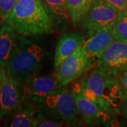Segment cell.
<instances>
[{
    "mask_svg": "<svg viewBox=\"0 0 127 127\" xmlns=\"http://www.w3.org/2000/svg\"><path fill=\"white\" fill-rule=\"evenodd\" d=\"M6 22L26 37L55 32L41 0H18Z\"/></svg>",
    "mask_w": 127,
    "mask_h": 127,
    "instance_id": "obj_1",
    "label": "cell"
},
{
    "mask_svg": "<svg viewBox=\"0 0 127 127\" xmlns=\"http://www.w3.org/2000/svg\"><path fill=\"white\" fill-rule=\"evenodd\" d=\"M34 104L37 118L53 120L68 127L83 124L72 93L66 86L59 87Z\"/></svg>",
    "mask_w": 127,
    "mask_h": 127,
    "instance_id": "obj_2",
    "label": "cell"
},
{
    "mask_svg": "<svg viewBox=\"0 0 127 127\" xmlns=\"http://www.w3.org/2000/svg\"><path fill=\"white\" fill-rule=\"evenodd\" d=\"M45 58V50L35 42L21 35L16 53L6 66L8 77L25 83L38 74Z\"/></svg>",
    "mask_w": 127,
    "mask_h": 127,
    "instance_id": "obj_3",
    "label": "cell"
},
{
    "mask_svg": "<svg viewBox=\"0 0 127 127\" xmlns=\"http://www.w3.org/2000/svg\"><path fill=\"white\" fill-rule=\"evenodd\" d=\"M80 81L93 91L114 114H120V106L124 99L119 76L95 66L86 73Z\"/></svg>",
    "mask_w": 127,
    "mask_h": 127,
    "instance_id": "obj_4",
    "label": "cell"
},
{
    "mask_svg": "<svg viewBox=\"0 0 127 127\" xmlns=\"http://www.w3.org/2000/svg\"><path fill=\"white\" fill-rule=\"evenodd\" d=\"M70 84L68 88L72 93L83 124L89 127L109 126L116 114L86 98L80 88L78 81H74Z\"/></svg>",
    "mask_w": 127,
    "mask_h": 127,
    "instance_id": "obj_5",
    "label": "cell"
},
{
    "mask_svg": "<svg viewBox=\"0 0 127 127\" xmlns=\"http://www.w3.org/2000/svg\"><path fill=\"white\" fill-rule=\"evenodd\" d=\"M119 11L104 0H93L81 25L83 39L111 27Z\"/></svg>",
    "mask_w": 127,
    "mask_h": 127,
    "instance_id": "obj_6",
    "label": "cell"
},
{
    "mask_svg": "<svg viewBox=\"0 0 127 127\" xmlns=\"http://www.w3.org/2000/svg\"><path fill=\"white\" fill-rule=\"evenodd\" d=\"M94 63L83 52L81 45L68 57L55 71L59 87L67 86L83 76L93 68Z\"/></svg>",
    "mask_w": 127,
    "mask_h": 127,
    "instance_id": "obj_7",
    "label": "cell"
},
{
    "mask_svg": "<svg viewBox=\"0 0 127 127\" xmlns=\"http://www.w3.org/2000/svg\"><path fill=\"white\" fill-rule=\"evenodd\" d=\"M96 65L119 76L127 69V43L114 40L96 62Z\"/></svg>",
    "mask_w": 127,
    "mask_h": 127,
    "instance_id": "obj_8",
    "label": "cell"
},
{
    "mask_svg": "<svg viewBox=\"0 0 127 127\" xmlns=\"http://www.w3.org/2000/svg\"><path fill=\"white\" fill-rule=\"evenodd\" d=\"M26 98L25 83L7 78L0 92V122L8 118Z\"/></svg>",
    "mask_w": 127,
    "mask_h": 127,
    "instance_id": "obj_9",
    "label": "cell"
},
{
    "mask_svg": "<svg viewBox=\"0 0 127 127\" xmlns=\"http://www.w3.org/2000/svg\"><path fill=\"white\" fill-rule=\"evenodd\" d=\"M26 97L33 103L43 99L46 95L59 88L56 73L38 75L31 77L25 83Z\"/></svg>",
    "mask_w": 127,
    "mask_h": 127,
    "instance_id": "obj_10",
    "label": "cell"
},
{
    "mask_svg": "<svg viewBox=\"0 0 127 127\" xmlns=\"http://www.w3.org/2000/svg\"><path fill=\"white\" fill-rule=\"evenodd\" d=\"M55 32L62 33L71 23L66 0H41Z\"/></svg>",
    "mask_w": 127,
    "mask_h": 127,
    "instance_id": "obj_11",
    "label": "cell"
},
{
    "mask_svg": "<svg viewBox=\"0 0 127 127\" xmlns=\"http://www.w3.org/2000/svg\"><path fill=\"white\" fill-rule=\"evenodd\" d=\"M111 27L106 28L88 38L83 39L81 44L83 52L93 63H96L107 46L114 40Z\"/></svg>",
    "mask_w": 127,
    "mask_h": 127,
    "instance_id": "obj_12",
    "label": "cell"
},
{
    "mask_svg": "<svg viewBox=\"0 0 127 127\" xmlns=\"http://www.w3.org/2000/svg\"><path fill=\"white\" fill-rule=\"evenodd\" d=\"M83 36L80 31H64L61 33L54 55V67L56 71L61 64L81 45Z\"/></svg>",
    "mask_w": 127,
    "mask_h": 127,
    "instance_id": "obj_13",
    "label": "cell"
},
{
    "mask_svg": "<svg viewBox=\"0 0 127 127\" xmlns=\"http://www.w3.org/2000/svg\"><path fill=\"white\" fill-rule=\"evenodd\" d=\"M21 35L12 26L4 22L0 30V66L6 67L16 53Z\"/></svg>",
    "mask_w": 127,
    "mask_h": 127,
    "instance_id": "obj_14",
    "label": "cell"
},
{
    "mask_svg": "<svg viewBox=\"0 0 127 127\" xmlns=\"http://www.w3.org/2000/svg\"><path fill=\"white\" fill-rule=\"evenodd\" d=\"M5 121L6 127H35L36 111L35 104L26 97Z\"/></svg>",
    "mask_w": 127,
    "mask_h": 127,
    "instance_id": "obj_15",
    "label": "cell"
},
{
    "mask_svg": "<svg viewBox=\"0 0 127 127\" xmlns=\"http://www.w3.org/2000/svg\"><path fill=\"white\" fill-rule=\"evenodd\" d=\"M93 0H66L67 8L73 27L81 26Z\"/></svg>",
    "mask_w": 127,
    "mask_h": 127,
    "instance_id": "obj_16",
    "label": "cell"
},
{
    "mask_svg": "<svg viewBox=\"0 0 127 127\" xmlns=\"http://www.w3.org/2000/svg\"><path fill=\"white\" fill-rule=\"evenodd\" d=\"M111 31L114 40L127 43V8L119 11Z\"/></svg>",
    "mask_w": 127,
    "mask_h": 127,
    "instance_id": "obj_17",
    "label": "cell"
},
{
    "mask_svg": "<svg viewBox=\"0 0 127 127\" xmlns=\"http://www.w3.org/2000/svg\"><path fill=\"white\" fill-rule=\"evenodd\" d=\"M18 0H0V18L5 22L9 17Z\"/></svg>",
    "mask_w": 127,
    "mask_h": 127,
    "instance_id": "obj_18",
    "label": "cell"
},
{
    "mask_svg": "<svg viewBox=\"0 0 127 127\" xmlns=\"http://www.w3.org/2000/svg\"><path fill=\"white\" fill-rule=\"evenodd\" d=\"M36 127H64L62 123L45 118L36 117Z\"/></svg>",
    "mask_w": 127,
    "mask_h": 127,
    "instance_id": "obj_19",
    "label": "cell"
},
{
    "mask_svg": "<svg viewBox=\"0 0 127 127\" xmlns=\"http://www.w3.org/2000/svg\"><path fill=\"white\" fill-rule=\"evenodd\" d=\"M119 83L122 88L123 95L124 96V98L127 97V69L119 76Z\"/></svg>",
    "mask_w": 127,
    "mask_h": 127,
    "instance_id": "obj_20",
    "label": "cell"
},
{
    "mask_svg": "<svg viewBox=\"0 0 127 127\" xmlns=\"http://www.w3.org/2000/svg\"><path fill=\"white\" fill-rule=\"evenodd\" d=\"M109 4L113 6L119 11H122L127 8V0H104Z\"/></svg>",
    "mask_w": 127,
    "mask_h": 127,
    "instance_id": "obj_21",
    "label": "cell"
},
{
    "mask_svg": "<svg viewBox=\"0 0 127 127\" xmlns=\"http://www.w3.org/2000/svg\"><path fill=\"white\" fill-rule=\"evenodd\" d=\"M7 78H8V76H7L6 67L0 66V92Z\"/></svg>",
    "mask_w": 127,
    "mask_h": 127,
    "instance_id": "obj_22",
    "label": "cell"
},
{
    "mask_svg": "<svg viewBox=\"0 0 127 127\" xmlns=\"http://www.w3.org/2000/svg\"><path fill=\"white\" fill-rule=\"evenodd\" d=\"M120 114L127 121V97L123 100L120 106Z\"/></svg>",
    "mask_w": 127,
    "mask_h": 127,
    "instance_id": "obj_23",
    "label": "cell"
},
{
    "mask_svg": "<svg viewBox=\"0 0 127 127\" xmlns=\"http://www.w3.org/2000/svg\"><path fill=\"white\" fill-rule=\"evenodd\" d=\"M3 23H4V21H3L1 19V18H0V30H1V27H2Z\"/></svg>",
    "mask_w": 127,
    "mask_h": 127,
    "instance_id": "obj_24",
    "label": "cell"
}]
</instances>
